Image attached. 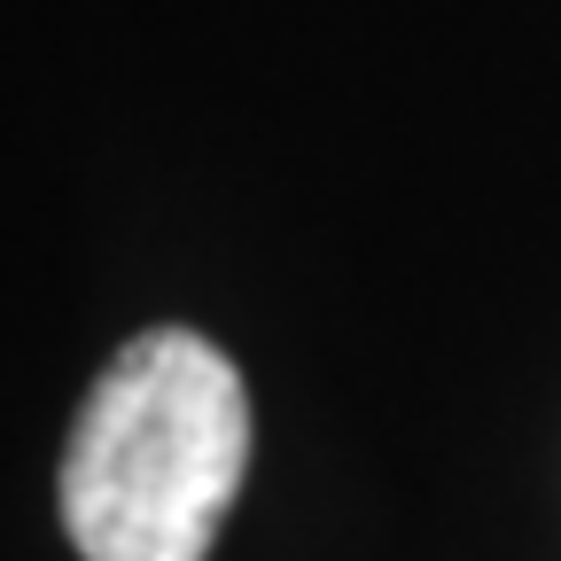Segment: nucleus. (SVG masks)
<instances>
[{"instance_id": "nucleus-1", "label": "nucleus", "mask_w": 561, "mask_h": 561, "mask_svg": "<svg viewBox=\"0 0 561 561\" xmlns=\"http://www.w3.org/2000/svg\"><path fill=\"white\" fill-rule=\"evenodd\" d=\"M250 460V398L195 328L133 335L79 405L62 530L87 561H203Z\"/></svg>"}]
</instances>
